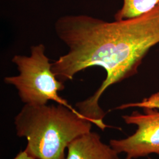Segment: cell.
<instances>
[{"mask_svg":"<svg viewBox=\"0 0 159 159\" xmlns=\"http://www.w3.org/2000/svg\"><path fill=\"white\" fill-rule=\"evenodd\" d=\"M12 62L17 66L19 74L6 77L4 82L16 88L25 104L42 106L53 101L74 109L59 95L65 86L53 73L52 63L46 56L44 44L32 46L30 56H14Z\"/></svg>","mask_w":159,"mask_h":159,"instance_id":"cell-3","label":"cell"},{"mask_svg":"<svg viewBox=\"0 0 159 159\" xmlns=\"http://www.w3.org/2000/svg\"><path fill=\"white\" fill-rule=\"evenodd\" d=\"M133 107H139L143 108H153V109L159 108V93L153 94L148 98L144 99L141 102L124 104L117 108L124 109V108Z\"/></svg>","mask_w":159,"mask_h":159,"instance_id":"cell-7","label":"cell"},{"mask_svg":"<svg viewBox=\"0 0 159 159\" xmlns=\"http://www.w3.org/2000/svg\"><path fill=\"white\" fill-rule=\"evenodd\" d=\"M68 52L52 63V70L63 83L86 68H104L106 77L93 95L75 104L76 110L102 130L106 115L99 100L111 85L129 78L149 50L159 43V4L139 17L105 21L86 15L60 17L54 25Z\"/></svg>","mask_w":159,"mask_h":159,"instance_id":"cell-1","label":"cell"},{"mask_svg":"<svg viewBox=\"0 0 159 159\" xmlns=\"http://www.w3.org/2000/svg\"><path fill=\"white\" fill-rule=\"evenodd\" d=\"M125 123L137 126L136 132L124 139H112L110 145L118 153H125V159H136L155 153L159 155V111L144 108L122 116Z\"/></svg>","mask_w":159,"mask_h":159,"instance_id":"cell-4","label":"cell"},{"mask_svg":"<svg viewBox=\"0 0 159 159\" xmlns=\"http://www.w3.org/2000/svg\"><path fill=\"white\" fill-rule=\"evenodd\" d=\"M159 4V0H123V4L114 16L119 21L140 16L152 11Z\"/></svg>","mask_w":159,"mask_h":159,"instance_id":"cell-6","label":"cell"},{"mask_svg":"<svg viewBox=\"0 0 159 159\" xmlns=\"http://www.w3.org/2000/svg\"><path fill=\"white\" fill-rule=\"evenodd\" d=\"M13 159H35L33 156H30L25 150L20 152V153Z\"/></svg>","mask_w":159,"mask_h":159,"instance_id":"cell-8","label":"cell"},{"mask_svg":"<svg viewBox=\"0 0 159 159\" xmlns=\"http://www.w3.org/2000/svg\"><path fill=\"white\" fill-rule=\"evenodd\" d=\"M17 135L25 137V150L35 159H66L74 139L90 132L92 123L76 109L57 105L25 104L15 117Z\"/></svg>","mask_w":159,"mask_h":159,"instance_id":"cell-2","label":"cell"},{"mask_svg":"<svg viewBox=\"0 0 159 159\" xmlns=\"http://www.w3.org/2000/svg\"><path fill=\"white\" fill-rule=\"evenodd\" d=\"M66 159H121L110 145L102 142L97 133L90 131L68 145Z\"/></svg>","mask_w":159,"mask_h":159,"instance_id":"cell-5","label":"cell"}]
</instances>
